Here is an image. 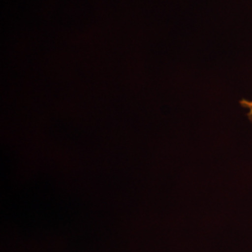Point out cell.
Segmentation results:
<instances>
[{
  "label": "cell",
  "mask_w": 252,
  "mask_h": 252,
  "mask_svg": "<svg viewBox=\"0 0 252 252\" xmlns=\"http://www.w3.org/2000/svg\"><path fill=\"white\" fill-rule=\"evenodd\" d=\"M239 104L242 108L247 110V117L249 119V121L252 123V97L250 99L243 98L239 101Z\"/></svg>",
  "instance_id": "6da1fadb"
}]
</instances>
